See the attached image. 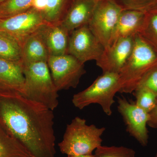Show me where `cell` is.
Segmentation results:
<instances>
[{"instance_id":"1","label":"cell","mask_w":157,"mask_h":157,"mask_svg":"<svg viewBox=\"0 0 157 157\" xmlns=\"http://www.w3.org/2000/svg\"><path fill=\"white\" fill-rule=\"evenodd\" d=\"M53 110L21 95L0 96V121L32 157H56Z\"/></svg>"},{"instance_id":"2","label":"cell","mask_w":157,"mask_h":157,"mask_svg":"<svg viewBox=\"0 0 157 157\" xmlns=\"http://www.w3.org/2000/svg\"><path fill=\"white\" fill-rule=\"evenodd\" d=\"M156 66V49L140 34H136L132 54L119 73V92H134L144 76Z\"/></svg>"},{"instance_id":"3","label":"cell","mask_w":157,"mask_h":157,"mask_svg":"<svg viewBox=\"0 0 157 157\" xmlns=\"http://www.w3.org/2000/svg\"><path fill=\"white\" fill-rule=\"evenodd\" d=\"M106 128L88 125L83 118L76 117L67 125L63 140L58 146L62 154L67 156L86 155L102 145L101 136Z\"/></svg>"},{"instance_id":"4","label":"cell","mask_w":157,"mask_h":157,"mask_svg":"<svg viewBox=\"0 0 157 157\" xmlns=\"http://www.w3.org/2000/svg\"><path fill=\"white\" fill-rule=\"evenodd\" d=\"M25 78L24 97L54 110L58 106V90L47 62L23 65Z\"/></svg>"},{"instance_id":"5","label":"cell","mask_w":157,"mask_h":157,"mask_svg":"<svg viewBox=\"0 0 157 157\" xmlns=\"http://www.w3.org/2000/svg\"><path fill=\"white\" fill-rule=\"evenodd\" d=\"M120 89L119 74L103 73L88 87L74 95L72 103L80 109L91 104H99L106 115L110 116L114 97Z\"/></svg>"},{"instance_id":"6","label":"cell","mask_w":157,"mask_h":157,"mask_svg":"<svg viewBox=\"0 0 157 157\" xmlns=\"http://www.w3.org/2000/svg\"><path fill=\"white\" fill-rule=\"evenodd\" d=\"M47 64L58 91L75 88L86 73L84 64L69 54L49 56Z\"/></svg>"},{"instance_id":"7","label":"cell","mask_w":157,"mask_h":157,"mask_svg":"<svg viewBox=\"0 0 157 157\" xmlns=\"http://www.w3.org/2000/svg\"><path fill=\"white\" fill-rule=\"evenodd\" d=\"M123 10L115 0H100L97 3L88 25L104 48L109 45L113 32Z\"/></svg>"},{"instance_id":"8","label":"cell","mask_w":157,"mask_h":157,"mask_svg":"<svg viewBox=\"0 0 157 157\" xmlns=\"http://www.w3.org/2000/svg\"><path fill=\"white\" fill-rule=\"evenodd\" d=\"M104 50V46L88 25L83 26L70 33L68 54L82 63L89 61H97Z\"/></svg>"},{"instance_id":"9","label":"cell","mask_w":157,"mask_h":157,"mask_svg":"<svg viewBox=\"0 0 157 157\" xmlns=\"http://www.w3.org/2000/svg\"><path fill=\"white\" fill-rule=\"evenodd\" d=\"M118 111L123 119L126 130L131 136L141 146L146 147L148 143L147 123L150 113L132 104L123 97H118Z\"/></svg>"},{"instance_id":"10","label":"cell","mask_w":157,"mask_h":157,"mask_svg":"<svg viewBox=\"0 0 157 157\" xmlns=\"http://www.w3.org/2000/svg\"><path fill=\"white\" fill-rule=\"evenodd\" d=\"M42 14L33 8L8 18L0 19V30L11 34L21 42L46 23Z\"/></svg>"},{"instance_id":"11","label":"cell","mask_w":157,"mask_h":157,"mask_svg":"<svg viewBox=\"0 0 157 157\" xmlns=\"http://www.w3.org/2000/svg\"><path fill=\"white\" fill-rule=\"evenodd\" d=\"M134 36L119 39L104 48L102 55L96 61L103 73H120L132 54L134 48Z\"/></svg>"},{"instance_id":"12","label":"cell","mask_w":157,"mask_h":157,"mask_svg":"<svg viewBox=\"0 0 157 157\" xmlns=\"http://www.w3.org/2000/svg\"><path fill=\"white\" fill-rule=\"evenodd\" d=\"M25 82L22 63L0 59V96H23Z\"/></svg>"},{"instance_id":"13","label":"cell","mask_w":157,"mask_h":157,"mask_svg":"<svg viewBox=\"0 0 157 157\" xmlns=\"http://www.w3.org/2000/svg\"><path fill=\"white\" fill-rule=\"evenodd\" d=\"M49 56L67 54L70 33L62 24L45 23L37 31Z\"/></svg>"},{"instance_id":"14","label":"cell","mask_w":157,"mask_h":157,"mask_svg":"<svg viewBox=\"0 0 157 157\" xmlns=\"http://www.w3.org/2000/svg\"><path fill=\"white\" fill-rule=\"evenodd\" d=\"M145 14L146 11L123 9L113 32L108 46L119 39L133 37L139 34Z\"/></svg>"},{"instance_id":"15","label":"cell","mask_w":157,"mask_h":157,"mask_svg":"<svg viewBox=\"0 0 157 157\" xmlns=\"http://www.w3.org/2000/svg\"><path fill=\"white\" fill-rule=\"evenodd\" d=\"M98 2L97 0H75L62 21V25L70 33L88 25Z\"/></svg>"},{"instance_id":"16","label":"cell","mask_w":157,"mask_h":157,"mask_svg":"<svg viewBox=\"0 0 157 157\" xmlns=\"http://www.w3.org/2000/svg\"><path fill=\"white\" fill-rule=\"evenodd\" d=\"M49 56L47 48L37 31L23 42L22 65L39 62H47Z\"/></svg>"},{"instance_id":"17","label":"cell","mask_w":157,"mask_h":157,"mask_svg":"<svg viewBox=\"0 0 157 157\" xmlns=\"http://www.w3.org/2000/svg\"><path fill=\"white\" fill-rule=\"evenodd\" d=\"M0 59L22 63V44L13 36L0 30Z\"/></svg>"},{"instance_id":"18","label":"cell","mask_w":157,"mask_h":157,"mask_svg":"<svg viewBox=\"0 0 157 157\" xmlns=\"http://www.w3.org/2000/svg\"><path fill=\"white\" fill-rule=\"evenodd\" d=\"M0 157H32L26 149L9 134L1 121Z\"/></svg>"},{"instance_id":"19","label":"cell","mask_w":157,"mask_h":157,"mask_svg":"<svg viewBox=\"0 0 157 157\" xmlns=\"http://www.w3.org/2000/svg\"><path fill=\"white\" fill-rule=\"evenodd\" d=\"M75 0H47L43 17L46 22L61 23Z\"/></svg>"},{"instance_id":"20","label":"cell","mask_w":157,"mask_h":157,"mask_svg":"<svg viewBox=\"0 0 157 157\" xmlns=\"http://www.w3.org/2000/svg\"><path fill=\"white\" fill-rule=\"evenodd\" d=\"M139 34L157 51V10L146 11L145 18Z\"/></svg>"},{"instance_id":"21","label":"cell","mask_w":157,"mask_h":157,"mask_svg":"<svg viewBox=\"0 0 157 157\" xmlns=\"http://www.w3.org/2000/svg\"><path fill=\"white\" fill-rule=\"evenodd\" d=\"M33 0H6L0 4V19L8 18L32 8Z\"/></svg>"},{"instance_id":"22","label":"cell","mask_w":157,"mask_h":157,"mask_svg":"<svg viewBox=\"0 0 157 157\" xmlns=\"http://www.w3.org/2000/svg\"><path fill=\"white\" fill-rule=\"evenodd\" d=\"M133 93L136 99L135 104L146 112L150 113L156 107V97L147 88L137 87Z\"/></svg>"},{"instance_id":"23","label":"cell","mask_w":157,"mask_h":157,"mask_svg":"<svg viewBox=\"0 0 157 157\" xmlns=\"http://www.w3.org/2000/svg\"><path fill=\"white\" fill-rule=\"evenodd\" d=\"M96 157H135L134 150L124 146L101 145L95 151Z\"/></svg>"},{"instance_id":"24","label":"cell","mask_w":157,"mask_h":157,"mask_svg":"<svg viewBox=\"0 0 157 157\" xmlns=\"http://www.w3.org/2000/svg\"><path fill=\"white\" fill-rule=\"evenodd\" d=\"M155 0H115L123 9L147 11Z\"/></svg>"},{"instance_id":"25","label":"cell","mask_w":157,"mask_h":157,"mask_svg":"<svg viewBox=\"0 0 157 157\" xmlns=\"http://www.w3.org/2000/svg\"><path fill=\"white\" fill-rule=\"evenodd\" d=\"M137 87L147 88L154 94L157 99V66L150 70L144 76Z\"/></svg>"},{"instance_id":"26","label":"cell","mask_w":157,"mask_h":157,"mask_svg":"<svg viewBox=\"0 0 157 157\" xmlns=\"http://www.w3.org/2000/svg\"><path fill=\"white\" fill-rule=\"evenodd\" d=\"M47 0H33L32 8L40 12L43 16L46 8Z\"/></svg>"},{"instance_id":"27","label":"cell","mask_w":157,"mask_h":157,"mask_svg":"<svg viewBox=\"0 0 157 157\" xmlns=\"http://www.w3.org/2000/svg\"><path fill=\"white\" fill-rule=\"evenodd\" d=\"M147 125L153 128H157V106L150 113V120Z\"/></svg>"},{"instance_id":"28","label":"cell","mask_w":157,"mask_h":157,"mask_svg":"<svg viewBox=\"0 0 157 157\" xmlns=\"http://www.w3.org/2000/svg\"><path fill=\"white\" fill-rule=\"evenodd\" d=\"M152 10H157V0H155L151 6H150L147 11Z\"/></svg>"},{"instance_id":"29","label":"cell","mask_w":157,"mask_h":157,"mask_svg":"<svg viewBox=\"0 0 157 157\" xmlns=\"http://www.w3.org/2000/svg\"><path fill=\"white\" fill-rule=\"evenodd\" d=\"M67 157H96L94 155H86L80 156H67Z\"/></svg>"},{"instance_id":"30","label":"cell","mask_w":157,"mask_h":157,"mask_svg":"<svg viewBox=\"0 0 157 157\" xmlns=\"http://www.w3.org/2000/svg\"><path fill=\"white\" fill-rule=\"evenodd\" d=\"M6 0H0V4H2L3 2H5Z\"/></svg>"},{"instance_id":"31","label":"cell","mask_w":157,"mask_h":157,"mask_svg":"<svg viewBox=\"0 0 157 157\" xmlns=\"http://www.w3.org/2000/svg\"><path fill=\"white\" fill-rule=\"evenodd\" d=\"M154 157H157V152H156V153L155 155V156Z\"/></svg>"},{"instance_id":"32","label":"cell","mask_w":157,"mask_h":157,"mask_svg":"<svg viewBox=\"0 0 157 157\" xmlns=\"http://www.w3.org/2000/svg\"><path fill=\"white\" fill-rule=\"evenodd\" d=\"M97 1H100V0H97Z\"/></svg>"}]
</instances>
